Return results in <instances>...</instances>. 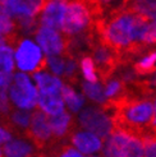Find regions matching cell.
I'll return each mask as SVG.
<instances>
[{
    "instance_id": "1",
    "label": "cell",
    "mask_w": 156,
    "mask_h": 157,
    "mask_svg": "<svg viewBox=\"0 0 156 157\" xmlns=\"http://www.w3.org/2000/svg\"><path fill=\"white\" fill-rule=\"evenodd\" d=\"M149 21L126 9L106 15L96 21L95 31L97 37L118 54H128L142 50Z\"/></svg>"
},
{
    "instance_id": "2",
    "label": "cell",
    "mask_w": 156,
    "mask_h": 157,
    "mask_svg": "<svg viewBox=\"0 0 156 157\" xmlns=\"http://www.w3.org/2000/svg\"><path fill=\"white\" fill-rule=\"evenodd\" d=\"M114 107L116 124L131 130L146 134L151 130L154 119V102L149 96L123 97L114 104H107Z\"/></svg>"
},
{
    "instance_id": "3",
    "label": "cell",
    "mask_w": 156,
    "mask_h": 157,
    "mask_svg": "<svg viewBox=\"0 0 156 157\" xmlns=\"http://www.w3.org/2000/svg\"><path fill=\"white\" fill-rule=\"evenodd\" d=\"M103 157H143L145 134L124 127H116L104 138Z\"/></svg>"
},
{
    "instance_id": "4",
    "label": "cell",
    "mask_w": 156,
    "mask_h": 157,
    "mask_svg": "<svg viewBox=\"0 0 156 157\" xmlns=\"http://www.w3.org/2000/svg\"><path fill=\"white\" fill-rule=\"evenodd\" d=\"M95 25L96 17L86 0H68L61 28L64 35L68 37L87 35L95 29Z\"/></svg>"
},
{
    "instance_id": "5",
    "label": "cell",
    "mask_w": 156,
    "mask_h": 157,
    "mask_svg": "<svg viewBox=\"0 0 156 157\" xmlns=\"http://www.w3.org/2000/svg\"><path fill=\"white\" fill-rule=\"evenodd\" d=\"M78 124L82 129L106 138L118 127L114 107L110 105H96L82 109L78 114Z\"/></svg>"
},
{
    "instance_id": "6",
    "label": "cell",
    "mask_w": 156,
    "mask_h": 157,
    "mask_svg": "<svg viewBox=\"0 0 156 157\" xmlns=\"http://www.w3.org/2000/svg\"><path fill=\"white\" fill-rule=\"evenodd\" d=\"M26 138H28L38 148L60 146L54 139L49 115L42 110H35L32 113V119H31Z\"/></svg>"
},
{
    "instance_id": "7",
    "label": "cell",
    "mask_w": 156,
    "mask_h": 157,
    "mask_svg": "<svg viewBox=\"0 0 156 157\" xmlns=\"http://www.w3.org/2000/svg\"><path fill=\"white\" fill-rule=\"evenodd\" d=\"M8 91H9L12 102L15 104L19 109L29 110L37 105L38 92L26 74H15Z\"/></svg>"
},
{
    "instance_id": "8",
    "label": "cell",
    "mask_w": 156,
    "mask_h": 157,
    "mask_svg": "<svg viewBox=\"0 0 156 157\" xmlns=\"http://www.w3.org/2000/svg\"><path fill=\"white\" fill-rule=\"evenodd\" d=\"M90 49L92 52V59L95 61L97 70H99L100 79L105 81L107 77H110L113 70L116 68L119 54L114 49H111L109 45L101 41L97 37L96 31H95V35H93V38L91 41Z\"/></svg>"
},
{
    "instance_id": "9",
    "label": "cell",
    "mask_w": 156,
    "mask_h": 157,
    "mask_svg": "<svg viewBox=\"0 0 156 157\" xmlns=\"http://www.w3.org/2000/svg\"><path fill=\"white\" fill-rule=\"evenodd\" d=\"M15 60L21 70L31 73L42 72L48 64V60L42 56L40 48L29 40L19 42L15 51Z\"/></svg>"
},
{
    "instance_id": "10",
    "label": "cell",
    "mask_w": 156,
    "mask_h": 157,
    "mask_svg": "<svg viewBox=\"0 0 156 157\" xmlns=\"http://www.w3.org/2000/svg\"><path fill=\"white\" fill-rule=\"evenodd\" d=\"M36 40L48 55H68L69 52V37L60 35L58 29L48 26H40L36 29Z\"/></svg>"
},
{
    "instance_id": "11",
    "label": "cell",
    "mask_w": 156,
    "mask_h": 157,
    "mask_svg": "<svg viewBox=\"0 0 156 157\" xmlns=\"http://www.w3.org/2000/svg\"><path fill=\"white\" fill-rule=\"evenodd\" d=\"M68 138L73 144V147L77 148L83 155L92 156L103 151L104 138L86 129H74Z\"/></svg>"
},
{
    "instance_id": "12",
    "label": "cell",
    "mask_w": 156,
    "mask_h": 157,
    "mask_svg": "<svg viewBox=\"0 0 156 157\" xmlns=\"http://www.w3.org/2000/svg\"><path fill=\"white\" fill-rule=\"evenodd\" d=\"M50 0H5V12L10 17H36Z\"/></svg>"
},
{
    "instance_id": "13",
    "label": "cell",
    "mask_w": 156,
    "mask_h": 157,
    "mask_svg": "<svg viewBox=\"0 0 156 157\" xmlns=\"http://www.w3.org/2000/svg\"><path fill=\"white\" fill-rule=\"evenodd\" d=\"M67 3L68 0H50L40 17L41 25L61 31L67 10Z\"/></svg>"
},
{
    "instance_id": "14",
    "label": "cell",
    "mask_w": 156,
    "mask_h": 157,
    "mask_svg": "<svg viewBox=\"0 0 156 157\" xmlns=\"http://www.w3.org/2000/svg\"><path fill=\"white\" fill-rule=\"evenodd\" d=\"M49 120L53 129L54 139L58 144L61 142V139L69 137V134L76 129L73 125V116L65 110L58 115H49Z\"/></svg>"
},
{
    "instance_id": "15",
    "label": "cell",
    "mask_w": 156,
    "mask_h": 157,
    "mask_svg": "<svg viewBox=\"0 0 156 157\" xmlns=\"http://www.w3.org/2000/svg\"><path fill=\"white\" fill-rule=\"evenodd\" d=\"M37 105L48 115H58L64 111V100L61 92H38Z\"/></svg>"
},
{
    "instance_id": "16",
    "label": "cell",
    "mask_w": 156,
    "mask_h": 157,
    "mask_svg": "<svg viewBox=\"0 0 156 157\" xmlns=\"http://www.w3.org/2000/svg\"><path fill=\"white\" fill-rule=\"evenodd\" d=\"M86 2L91 5L92 12L97 21L106 15L126 9L129 0H86Z\"/></svg>"
},
{
    "instance_id": "17",
    "label": "cell",
    "mask_w": 156,
    "mask_h": 157,
    "mask_svg": "<svg viewBox=\"0 0 156 157\" xmlns=\"http://www.w3.org/2000/svg\"><path fill=\"white\" fill-rule=\"evenodd\" d=\"M104 82L105 96L107 98V104H114L126 97V83L119 77H107ZM106 104V105H107Z\"/></svg>"
},
{
    "instance_id": "18",
    "label": "cell",
    "mask_w": 156,
    "mask_h": 157,
    "mask_svg": "<svg viewBox=\"0 0 156 157\" xmlns=\"http://www.w3.org/2000/svg\"><path fill=\"white\" fill-rule=\"evenodd\" d=\"M33 146L32 142L28 143L23 139L10 140L3 148L4 157H32Z\"/></svg>"
},
{
    "instance_id": "19",
    "label": "cell",
    "mask_w": 156,
    "mask_h": 157,
    "mask_svg": "<svg viewBox=\"0 0 156 157\" xmlns=\"http://www.w3.org/2000/svg\"><path fill=\"white\" fill-rule=\"evenodd\" d=\"M82 91L86 97H88L92 102L97 105H106L107 98L105 96V88H104V82H87L84 81L82 83Z\"/></svg>"
},
{
    "instance_id": "20",
    "label": "cell",
    "mask_w": 156,
    "mask_h": 157,
    "mask_svg": "<svg viewBox=\"0 0 156 157\" xmlns=\"http://www.w3.org/2000/svg\"><path fill=\"white\" fill-rule=\"evenodd\" d=\"M133 68L139 75H150L156 70V49L145 51L136 61Z\"/></svg>"
},
{
    "instance_id": "21",
    "label": "cell",
    "mask_w": 156,
    "mask_h": 157,
    "mask_svg": "<svg viewBox=\"0 0 156 157\" xmlns=\"http://www.w3.org/2000/svg\"><path fill=\"white\" fill-rule=\"evenodd\" d=\"M128 8L147 21H156V0H129Z\"/></svg>"
},
{
    "instance_id": "22",
    "label": "cell",
    "mask_w": 156,
    "mask_h": 157,
    "mask_svg": "<svg viewBox=\"0 0 156 157\" xmlns=\"http://www.w3.org/2000/svg\"><path fill=\"white\" fill-rule=\"evenodd\" d=\"M33 78L37 83V87L40 91L45 92H61L64 83L59 81L57 77H53L48 73L44 72H37L33 73Z\"/></svg>"
},
{
    "instance_id": "23",
    "label": "cell",
    "mask_w": 156,
    "mask_h": 157,
    "mask_svg": "<svg viewBox=\"0 0 156 157\" xmlns=\"http://www.w3.org/2000/svg\"><path fill=\"white\" fill-rule=\"evenodd\" d=\"M61 96H63L64 102L69 107L72 113H77L83 107L84 105V96L77 93L71 86L64 84L61 88Z\"/></svg>"
},
{
    "instance_id": "24",
    "label": "cell",
    "mask_w": 156,
    "mask_h": 157,
    "mask_svg": "<svg viewBox=\"0 0 156 157\" xmlns=\"http://www.w3.org/2000/svg\"><path fill=\"white\" fill-rule=\"evenodd\" d=\"M80 64H81V70L83 73V77L87 82H99V81H101L97 67L95 64V61H93L92 56L84 55V56L81 59Z\"/></svg>"
},
{
    "instance_id": "25",
    "label": "cell",
    "mask_w": 156,
    "mask_h": 157,
    "mask_svg": "<svg viewBox=\"0 0 156 157\" xmlns=\"http://www.w3.org/2000/svg\"><path fill=\"white\" fill-rule=\"evenodd\" d=\"M14 63H13V51L9 46H0V70L5 72H13Z\"/></svg>"
},
{
    "instance_id": "26",
    "label": "cell",
    "mask_w": 156,
    "mask_h": 157,
    "mask_svg": "<svg viewBox=\"0 0 156 157\" xmlns=\"http://www.w3.org/2000/svg\"><path fill=\"white\" fill-rule=\"evenodd\" d=\"M65 56V70L63 77L65 78V81L68 83L76 82L77 79V64L73 59L72 55H64Z\"/></svg>"
},
{
    "instance_id": "27",
    "label": "cell",
    "mask_w": 156,
    "mask_h": 157,
    "mask_svg": "<svg viewBox=\"0 0 156 157\" xmlns=\"http://www.w3.org/2000/svg\"><path fill=\"white\" fill-rule=\"evenodd\" d=\"M48 64L51 68V72L55 75H63L65 70V56L59 58L58 55H49Z\"/></svg>"
},
{
    "instance_id": "28",
    "label": "cell",
    "mask_w": 156,
    "mask_h": 157,
    "mask_svg": "<svg viewBox=\"0 0 156 157\" xmlns=\"http://www.w3.org/2000/svg\"><path fill=\"white\" fill-rule=\"evenodd\" d=\"M143 157H156V133L150 130L145 134V153Z\"/></svg>"
},
{
    "instance_id": "29",
    "label": "cell",
    "mask_w": 156,
    "mask_h": 157,
    "mask_svg": "<svg viewBox=\"0 0 156 157\" xmlns=\"http://www.w3.org/2000/svg\"><path fill=\"white\" fill-rule=\"evenodd\" d=\"M15 25L10 19V15L6 12L0 10V33L2 35H10L14 33Z\"/></svg>"
},
{
    "instance_id": "30",
    "label": "cell",
    "mask_w": 156,
    "mask_h": 157,
    "mask_svg": "<svg viewBox=\"0 0 156 157\" xmlns=\"http://www.w3.org/2000/svg\"><path fill=\"white\" fill-rule=\"evenodd\" d=\"M145 46H156V21H149V27L145 37Z\"/></svg>"
},
{
    "instance_id": "31",
    "label": "cell",
    "mask_w": 156,
    "mask_h": 157,
    "mask_svg": "<svg viewBox=\"0 0 156 157\" xmlns=\"http://www.w3.org/2000/svg\"><path fill=\"white\" fill-rule=\"evenodd\" d=\"M59 157H86L82 152H80L77 148H73L71 146H59Z\"/></svg>"
},
{
    "instance_id": "32",
    "label": "cell",
    "mask_w": 156,
    "mask_h": 157,
    "mask_svg": "<svg viewBox=\"0 0 156 157\" xmlns=\"http://www.w3.org/2000/svg\"><path fill=\"white\" fill-rule=\"evenodd\" d=\"M12 81H13V75L10 72L0 70V88H9Z\"/></svg>"
},
{
    "instance_id": "33",
    "label": "cell",
    "mask_w": 156,
    "mask_h": 157,
    "mask_svg": "<svg viewBox=\"0 0 156 157\" xmlns=\"http://www.w3.org/2000/svg\"><path fill=\"white\" fill-rule=\"evenodd\" d=\"M9 140H12V133L0 128V143H8Z\"/></svg>"
},
{
    "instance_id": "34",
    "label": "cell",
    "mask_w": 156,
    "mask_h": 157,
    "mask_svg": "<svg viewBox=\"0 0 156 157\" xmlns=\"http://www.w3.org/2000/svg\"><path fill=\"white\" fill-rule=\"evenodd\" d=\"M152 102H154V119H152V124H151V130L156 133V92L152 97Z\"/></svg>"
},
{
    "instance_id": "35",
    "label": "cell",
    "mask_w": 156,
    "mask_h": 157,
    "mask_svg": "<svg viewBox=\"0 0 156 157\" xmlns=\"http://www.w3.org/2000/svg\"><path fill=\"white\" fill-rule=\"evenodd\" d=\"M88 157H100V156H95V155H92V156H88Z\"/></svg>"
},
{
    "instance_id": "36",
    "label": "cell",
    "mask_w": 156,
    "mask_h": 157,
    "mask_svg": "<svg viewBox=\"0 0 156 157\" xmlns=\"http://www.w3.org/2000/svg\"><path fill=\"white\" fill-rule=\"evenodd\" d=\"M0 157H3V155H2V152H0Z\"/></svg>"
}]
</instances>
